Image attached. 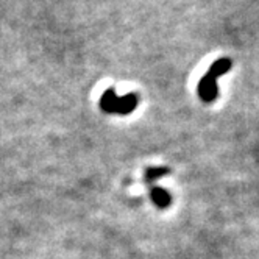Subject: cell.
<instances>
[{
	"label": "cell",
	"mask_w": 259,
	"mask_h": 259,
	"mask_svg": "<svg viewBox=\"0 0 259 259\" xmlns=\"http://www.w3.org/2000/svg\"><path fill=\"white\" fill-rule=\"evenodd\" d=\"M233 63L228 58H220L217 60L209 70L201 77L198 86H197V94L198 97L205 103H212L217 96H219V88H217V78L225 75L227 72H230Z\"/></svg>",
	"instance_id": "cell-1"
},
{
	"label": "cell",
	"mask_w": 259,
	"mask_h": 259,
	"mask_svg": "<svg viewBox=\"0 0 259 259\" xmlns=\"http://www.w3.org/2000/svg\"><path fill=\"white\" fill-rule=\"evenodd\" d=\"M100 109L106 114H120V116H128L130 113L138 108L139 105V96L130 92V94L123 97H117L114 88H108L102 97H100Z\"/></svg>",
	"instance_id": "cell-2"
},
{
	"label": "cell",
	"mask_w": 259,
	"mask_h": 259,
	"mask_svg": "<svg viewBox=\"0 0 259 259\" xmlns=\"http://www.w3.org/2000/svg\"><path fill=\"white\" fill-rule=\"evenodd\" d=\"M150 198L155 203V206L161 208V209L169 208L170 203H172V195L164 188H159V186H152L150 188Z\"/></svg>",
	"instance_id": "cell-3"
},
{
	"label": "cell",
	"mask_w": 259,
	"mask_h": 259,
	"mask_svg": "<svg viewBox=\"0 0 259 259\" xmlns=\"http://www.w3.org/2000/svg\"><path fill=\"white\" fill-rule=\"evenodd\" d=\"M167 174H170V169L169 167H149V169H145L144 178H145V183H150L152 184L153 181H156L158 178L167 175Z\"/></svg>",
	"instance_id": "cell-4"
}]
</instances>
